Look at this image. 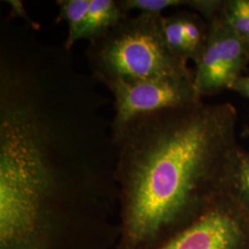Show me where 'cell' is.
I'll list each match as a JSON object with an SVG mask.
<instances>
[{
	"label": "cell",
	"mask_w": 249,
	"mask_h": 249,
	"mask_svg": "<svg viewBox=\"0 0 249 249\" xmlns=\"http://www.w3.org/2000/svg\"><path fill=\"white\" fill-rule=\"evenodd\" d=\"M162 14L128 15L106 36L89 43L88 58L102 83L169 77H194L187 60L170 49Z\"/></svg>",
	"instance_id": "cell-2"
},
{
	"label": "cell",
	"mask_w": 249,
	"mask_h": 249,
	"mask_svg": "<svg viewBox=\"0 0 249 249\" xmlns=\"http://www.w3.org/2000/svg\"><path fill=\"white\" fill-rule=\"evenodd\" d=\"M222 13L249 48V0L223 1Z\"/></svg>",
	"instance_id": "cell-8"
},
{
	"label": "cell",
	"mask_w": 249,
	"mask_h": 249,
	"mask_svg": "<svg viewBox=\"0 0 249 249\" xmlns=\"http://www.w3.org/2000/svg\"><path fill=\"white\" fill-rule=\"evenodd\" d=\"M237 117L230 103L200 101L136 116L112 132L121 221L116 249H156L213 202L239 150Z\"/></svg>",
	"instance_id": "cell-1"
},
{
	"label": "cell",
	"mask_w": 249,
	"mask_h": 249,
	"mask_svg": "<svg viewBox=\"0 0 249 249\" xmlns=\"http://www.w3.org/2000/svg\"><path fill=\"white\" fill-rule=\"evenodd\" d=\"M127 14L114 0H90L89 12L80 40L89 43L106 36L109 31L118 25Z\"/></svg>",
	"instance_id": "cell-6"
},
{
	"label": "cell",
	"mask_w": 249,
	"mask_h": 249,
	"mask_svg": "<svg viewBox=\"0 0 249 249\" xmlns=\"http://www.w3.org/2000/svg\"><path fill=\"white\" fill-rule=\"evenodd\" d=\"M105 85L115 100L112 132L121 129L136 116L187 107L202 101L196 92L194 77L114 80Z\"/></svg>",
	"instance_id": "cell-4"
},
{
	"label": "cell",
	"mask_w": 249,
	"mask_h": 249,
	"mask_svg": "<svg viewBox=\"0 0 249 249\" xmlns=\"http://www.w3.org/2000/svg\"><path fill=\"white\" fill-rule=\"evenodd\" d=\"M231 89L236 91L242 96L249 99V76L242 75L240 78L233 83Z\"/></svg>",
	"instance_id": "cell-13"
},
{
	"label": "cell",
	"mask_w": 249,
	"mask_h": 249,
	"mask_svg": "<svg viewBox=\"0 0 249 249\" xmlns=\"http://www.w3.org/2000/svg\"><path fill=\"white\" fill-rule=\"evenodd\" d=\"M183 15L187 53L189 59L194 60L204 44L208 25L206 26L204 22L195 14L183 13Z\"/></svg>",
	"instance_id": "cell-10"
},
{
	"label": "cell",
	"mask_w": 249,
	"mask_h": 249,
	"mask_svg": "<svg viewBox=\"0 0 249 249\" xmlns=\"http://www.w3.org/2000/svg\"><path fill=\"white\" fill-rule=\"evenodd\" d=\"M229 182L234 184L240 197L249 203V153L240 148L231 166Z\"/></svg>",
	"instance_id": "cell-11"
},
{
	"label": "cell",
	"mask_w": 249,
	"mask_h": 249,
	"mask_svg": "<svg viewBox=\"0 0 249 249\" xmlns=\"http://www.w3.org/2000/svg\"><path fill=\"white\" fill-rule=\"evenodd\" d=\"M246 134H247V135L249 137V127L247 129V130H246Z\"/></svg>",
	"instance_id": "cell-14"
},
{
	"label": "cell",
	"mask_w": 249,
	"mask_h": 249,
	"mask_svg": "<svg viewBox=\"0 0 249 249\" xmlns=\"http://www.w3.org/2000/svg\"><path fill=\"white\" fill-rule=\"evenodd\" d=\"M215 201L156 249H237L240 229L235 218Z\"/></svg>",
	"instance_id": "cell-5"
},
{
	"label": "cell",
	"mask_w": 249,
	"mask_h": 249,
	"mask_svg": "<svg viewBox=\"0 0 249 249\" xmlns=\"http://www.w3.org/2000/svg\"><path fill=\"white\" fill-rule=\"evenodd\" d=\"M117 2L125 14L134 9L145 14H162L163 10L169 8L190 6V1L184 0H119Z\"/></svg>",
	"instance_id": "cell-12"
},
{
	"label": "cell",
	"mask_w": 249,
	"mask_h": 249,
	"mask_svg": "<svg viewBox=\"0 0 249 249\" xmlns=\"http://www.w3.org/2000/svg\"><path fill=\"white\" fill-rule=\"evenodd\" d=\"M163 33L170 49L179 57L188 61L187 44L185 38L184 15L183 13L164 17L162 19Z\"/></svg>",
	"instance_id": "cell-9"
},
{
	"label": "cell",
	"mask_w": 249,
	"mask_h": 249,
	"mask_svg": "<svg viewBox=\"0 0 249 249\" xmlns=\"http://www.w3.org/2000/svg\"><path fill=\"white\" fill-rule=\"evenodd\" d=\"M204 44L194 58V84L202 99L231 89L249 62V48L222 10L208 19Z\"/></svg>",
	"instance_id": "cell-3"
},
{
	"label": "cell",
	"mask_w": 249,
	"mask_h": 249,
	"mask_svg": "<svg viewBox=\"0 0 249 249\" xmlns=\"http://www.w3.org/2000/svg\"><path fill=\"white\" fill-rule=\"evenodd\" d=\"M58 18L65 20L69 26L65 50L71 51L74 44L80 40V35L84 28L89 12L90 0H58Z\"/></svg>",
	"instance_id": "cell-7"
}]
</instances>
